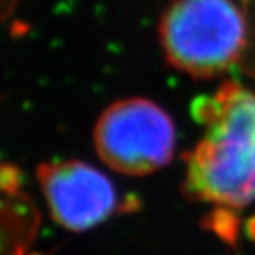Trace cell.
I'll use <instances>...</instances> for the list:
<instances>
[{"mask_svg":"<svg viewBox=\"0 0 255 255\" xmlns=\"http://www.w3.org/2000/svg\"><path fill=\"white\" fill-rule=\"evenodd\" d=\"M99 158L114 172L148 175L165 168L175 152L171 116L152 100L128 97L109 105L93 132Z\"/></svg>","mask_w":255,"mask_h":255,"instance_id":"cell-3","label":"cell"},{"mask_svg":"<svg viewBox=\"0 0 255 255\" xmlns=\"http://www.w3.org/2000/svg\"><path fill=\"white\" fill-rule=\"evenodd\" d=\"M37 181L51 218L72 232L102 225L119 208L113 181L82 160L42 163L37 168Z\"/></svg>","mask_w":255,"mask_h":255,"instance_id":"cell-4","label":"cell"},{"mask_svg":"<svg viewBox=\"0 0 255 255\" xmlns=\"http://www.w3.org/2000/svg\"><path fill=\"white\" fill-rule=\"evenodd\" d=\"M191 113L203 135L186 160V195L223 208L255 203V93L226 83Z\"/></svg>","mask_w":255,"mask_h":255,"instance_id":"cell-1","label":"cell"},{"mask_svg":"<svg viewBox=\"0 0 255 255\" xmlns=\"http://www.w3.org/2000/svg\"><path fill=\"white\" fill-rule=\"evenodd\" d=\"M22 0H0V25H3L19 8Z\"/></svg>","mask_w":255,"mask_h":255,"instance_id":"cell-5","label":"cell"},{"mask_svg":"<svg viewBox=\"0 0 255 255\" xmlns=\"http://www.w3.org/2000/svg\"><path fill=\"white\" fill-rule=\"evenodd\" d=\"M158 35L169 65L209 79L240 60L248 45V23L234 0H172Z\"/></svg>","mask_w":255,"mask_h":255,"instance_id":"cell-2","label":"cell"}]
</instances>
